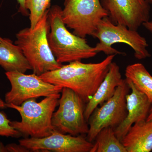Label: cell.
Here are the masks:
<instances>
[{
	"mask_svg": "<svg viewBox=\"0 0 152 152\" xmlns=\"http://www.w3.org/2000/svg\"><path fill=\"white\" fill-rule=\"evenodd\" d=\"M116 55L107 56L100 62L75 61L39 76L45 82L72 90L87 103L107 73Z\"/></svg>",
	"mask_w": 152,
	"mask_h": 152,
	"instance_id": "6da1fadb",
	"label": "cell"
},
{
	"mask_svg": "<svg viewBox=\"0 0 152 152\" xmlns=\"http://www.w3.org/2000/svg\"><path fill=\"white\" fill-rule=\"evenodd\" d=\"M62 9L58 5L49 10V46L58 62L70 63L93 58L98 53L85 38L68 31L62 18Z\"/></svg>",
	"mask_w": 152,
	"mask_h": 152,
	"instance_id": "7a4b0ae2",
	"label": "cell"
},
{
	"mask_svg": "<svg viewBox=\"0 0 152 152\" xmlns=\"http://www.w3.org/2000/svg\"><path fill=\"white\" fill-rule=\"evenodd\" d=\"M49 10L34 28H25L16 34L15 44L21 49L34 73L39 76L63 65L57 61L49 46Z\"/></svg>",
	"mask_w": 152,
	"mask_h": 152,
	"instance_id": "3957f363",
	"label": "cell"
},
{
	"mask_svg": "<svg viewBox=\"0 0 152 152\" xmlns=\"http://www.w3.org/2000/svg\"><path fill=\"white\" fill-rule=\"evenodd\" d=\"M60 97V94L51 95L39 102L33 98L20 105L6 104L7 107L16 110L21 117L20 121H11V126L25 138H43L50 135L55 130L52 118Z\"/></svg>",
	"mask_w": 152,
	"mask_h": 152,
	"instance_id": "277c9868",
	"label": "cell"
},
{
	"mask_svg": "<svg viewBox=\"0 0 152 152\" xmlns=\"http://www.w3.org/2000/svg\"><path fill=\"white\" fill-rule=\"evenodd\" d=\"M92 37L99 40L94 47L98 53L103 52L107 56L125 55V53L112 47L114 44L120 43L129 46L137 59H145L151 56L147 49L148 44L145 38L137 31L131 29L124 25L114 24L108 16L102 19Z\"/></svg>",
	"mask_w": 152,
	"mask_h": 152,
	"instance_id": "5b68a950",
	"label": "cell"
},
{
	"mask_svg": "<svg viewBox=\"0 0 152 152\" xmlns=\"http://www.w3.org/2000/svg\"><path fill=\"white\" fill-rule=\"evenodd\" d=\"M108 16L100 0H65L62 18L67 27L80 37L92 36L102 19Z\"/></svg>",
	"mask_w": 152,
	"mask_h": 152,
	"instance_id": "8992f818",
	"label": "cell"
},
{
	"mask_svg": "<svg viewBox=\"0 0 152 152\" xmlns=\"http://www.w3.org/2000/svg\"><path fill=\"white\" fill-rule=\"evenodd\" d=\"M61 93L58 108L52 118L55 130L74 136L88 134L89 126L84 116L86 103L70 89L63 88Z\"/></svg>",
	"mask_w": 152,
	"mask_h": 152,
	"instance_id": "52a82bcc",
	"label": "cell"
},
{
	"mask_svg": "<svg viewBox=\"0 0 152 152\" xmlns=\"http://www.w3.org/2000/svg\"><path fill=\"white\" fill-rule=\"evenodd\" d=\"M130 88L126 79L117 87L113 96L95 109L88 120L89 131L86 138L92 142L99 132L111 127L114 130L124 121L127 115L126 96Z\"/></svg>",
	"mask_w": 152,
	"mask_h": 152,
	"instance_id": "ba28073f",
	"label": "cell"
},
{
	"mask_svg": "<svg viewBox=\"0 0 152 152\" xmlns=\"http://www.w3.org/2000/svg\"><path fill=\"white\" fill-rule=\"evenodd\" d=\"M5 75L11 85L10 91L5 96L6 104L20 105L29 99L57 94L62 90V87L45 82L34 73L12 72H6Z\"/></svg>",
	"mask_w": 152,
	"mask_h": 152,
	"instance_id": "9c48e42d",
	"label": "cell"
},
{
	"mask_svg": "<svg viewBox=\"0 0 152 152\" xmlns=\"http://www.w3.org/2000/svg\"><path fill=\"white\" fill-rule=\"evenodd\" d=\"M100 2L107 12L109 18L115 24L137 31L149 20L150 4L145 0H100Z\"/></svg>",
	"mask_w": 152,
	"mask_h": 152,
	"instance_id": "30bf717a",
	"label": "cell"
},
{
	"mask_svg": "<svg viewBox=\"0 0 152 152\" xmlns=\"http://www.w3.org/2000/svg\"><path fill=\"white\" fill-rule=\"evenodd\" d=\"M19 144L34 152H90L94 144L83 135L74 136L55 130L43 138L26 137Z\"/></svg>",
	"mask_w": 152,
	"mask_h": 152,
	"instance_id": "8fae6325",
	"label": "cell"
},
{
	"mask_svg": "<svg viewBox=\"0 0 152 152\" xmlns=\"http://www.w3.org/2000/svg\"><path fill=\"white\" fill-rule=\"evenodd\" d=\"M126 80L132 90L130 94L126 96L127 115L124 121L114 130L121 141L134 124L147 120L152 106L147 96L139 91L131 81Z\"/></svg>",
	"mask_w": 152,
	"mask_h": 152,
	"instance_id": "7c38bea8",
	"label": "cell"
},
{
	"mask_svg": "<svg viewBox=\"0 0 152 152\" xmlns=\"http://www.w3.org/2000/svg\"><path fill=\"white\" fill-rule=\"evenodd\" d=\"M124 80L121 75L119 66L115 62H112L103 80L86 106L84 116L87 122L95 109L110 99L115 94L117 87L122 83Z\"/></svg>",
	"mask_w": 152,
	"mask_h": 152,
	"instance_id": "4fadbf2b",
	"label": "cell"
},
{
	"mask_svg": "<svg viewBox=\"0 0 152 152\" xmlns=\"http://www.w3.org/2000/svg\"><path fill=\"white\" fill-rule=\"evenodd\" d=\"M127 152L152 151V119L135 123L121 141Z\"/></svg>",
	"mask_w": 152,
	"mask_h": 152,
	"instance_id": "5bb4252c",
	"label": "cell"
},
{
	"mask_svg": "<svg viewBox=\"0 0 152 152\" xmlns=\"http://www.w3.org/2000/svg\"><path fill=\"white\" fill-rule=\"evenodd\" d=\"M0 66L6 72L25 73L32 70L20 48L8 38H3L0 42Z\"/></svg>",
	"mask_w": 152,
	"mask_h": 152,
	"instance_id": "9a60e30c",
	"label": "cell"
},
{
	"mask_svg": "<svg viewBox=\"0 0 152 152\" xmlns=\"http://www.w3.org/2000/svg\"><path fill=\"white\" fill-rule=\"evenodd\" d=\"M126 79L145 94L152 105V76L143 64L135 63L129 65L125 70Z\"/></svg>",
	"mask_w": 152,
	"mask_h": 152,
	"instance_id": "2e32d148",
	"label": "cell"
},
{
	"mask_svg": "<svg viewBox=\"0 0 152 152\" xmlns=\"http://www.w3.org/2000/svg\"><path fill=\"white\" fill-rule=\"evenodd\" d=\"M94 140L96 142L90 152H127L111 127L101 130Z\"/></svg>",
	"mask_w": 152,
	"mask_h": 152,
	"instance_id": "e0dca14e",
	"label": "cell"
},
{
	"mask_svg": "<svg viewBox=\"0 0 152 152\" xmlns=\"http://www.w3.org/2000/svg\"><path fill=\"white\" fill-rule=\"evenodd\" d=\"M51 0H26L25 7L30 11V28H34L50 4Z\"/></svg>",
	"mask_w": 152,
	"mask_h": 152,
	"instance_id": "ac0fdd59",
	"label": "cell"
},
{
	"mask_svg": "<svg viewBox=\"0 0 152 152\" xmlns=\"http://www.w3.org/2000/svg\"><path fill=\"white\" fill-rule=\"evenodd\" d=\"M11 121L4 112H0V136L19 137L21 135L10 124Z\"/></svg>",
	"mask_w": 152,
	"mask_h": 152,
	"instance_id": "d6986e66",
	"label": "cell"
},
{
	"mask_svg": "<svg viewBox=\"0 0 152 152\" xmlns=\"http://www.w3.org/2000/svg\"><path fill=\"white\" fill-rule=\"evenodd\" d=\"M30 151L20 144H9L4 146L0 142V152H28Z\"/></svg>",
	"mask_w": 152,
	"mask_h": 152,
	"instance_id": "ffe728a7",
	"label": "cell"
},
{
	"mask_svg": "<svg viewBox=\"0 0 152 152\" xmlns=\"http://www.w3.org/2000/svg\"><path fill=\"white\" fill-rule=\"evenodd\" d=\"M17 1L19 5V12H20L24 15H28V10H26L25 7L26 0H17Z\"/></svg>",
	"mask_w": 152,
	"mask_h": 152,
	"instance_id": "44dd1931",
	"label": "cell"
},
{
	"mask_svg": "<svg viewBox=\"0 0 152 152\" xmlns=\"http://www.w3.org/2000/svg\"><path fill=\"white\" fill-rule=\"evenodd\" d=\"M142 25L144 27L152 34V21H148Z\"/></svg>",
	"mask_w": 152,
	"mask_h": 152,
	"instance_id": "7402d4cb",
	"label": "cell"
},
{
	"mask_svg": "<svg viewBox=\"0 0 152 152\" xmlns=\"http://www.w3.org/2000/svg\"><path fill=\"white\" fill-rule=\"evenodd\" d=\"M7 107L5 102H4L2 99L0 98V108L4 109Z\"/></svg>",
	"mask_w": 152,
	"mask_h": 152,
	"instance_id": "603a6c76",
	"label": "cell"
},
{
	"mask_svg": "<svg viewBox=\"0 0 152 152\" xmlns=\"http://www.w3.org/2000/svg\"><path fill=\"white\" fill-rule=\"evenodd\" d=\"M151 119H152V105L151 107V109H150L149 113V115L146 120L147 121H149V120Z\"/></svg>",
	"mask_w": 152,
	"mask_h": 152,
	"instance_id": "cb8c5ba5",
	"label": "cell"
},
{
	"mask_svg": "<svg viewBox=\"0 0 152 152\" xmlns=\"http://www.w3.org/2000/svg\"><path fill=\"white\" fill-rule=\"evenodd\" d=\"M148 4H152V0H145Z\"/></svg>",
	"mask_w": 152,
	"mask_h": 152,
	"instance_id": "d4e9b609",
	"label": "cell"
},
{
	"mask_svg": "<svg viewBox=\"0 0 152 152\" xmlns=\"http://www.w3.org/2000/svg\"><path fill=\"white\" fill-rule=\"evenodd\" d=\"M3 39V38L1 37H0V42H1V41H2V40Z\"/></svg>",
	"mask_w": 152,
	"mask_h": 152,
	"instance_id": "484cf974",
	"label": "cell"
}]
</instances>
